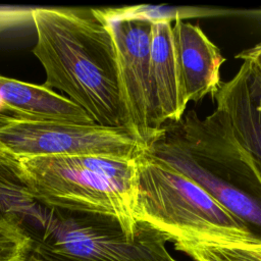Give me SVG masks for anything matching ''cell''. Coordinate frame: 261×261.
I'll use <instances>...</instances> for the list:
<instances>
[{
  "instance_id": "cell-7",
  "label": "cell",
  "mask_w": 261,
  "mask_h": 261,
  "mask_svg": "<svg viewBox=\"0 0 261 261\" xmlns=\"http://www.w3.org/2000/svg\"><path fill=\"white\" fill-rule=\"evenodd\" d=\"M148 152L201 186L216 201L240 218L254 239L261 243V205L259 203L205 167L165 128L163 135L149 146Z\"/></svg>"
},
{
  "instance_id": "cell-4",
  "label": "cell",
  "mask_w": 261,
  "mask_h": 261,
  "mask_svg": "<svg viewBox=\"0 0 261 261\" xmlns=\"http://www.w3.org/2000/svg\"><path fill=\"white\" fill-rule=\"evenodd\" d=\"M28 232L34 247L72 261H176L169 236L145 221L129 228L112 216L39 205Z\"/></svg>"
},
{
  "instance_id": "cell-5",
  "label": "cell",
  "mask_w": 261,
  "mask_h": 261,
  "mask_svg": "<svg viewBox=\"0 0 261 261\" xmlns=\"http://www.w3.org/2000/svg\"><path fill=\"white\" fill-rule=\"evenodd\" d=\"M149 146L123 127L29 119L0 113V162L45 156L138 160Z\"/></svg>"
},
{
  "instance_id": "cell-18",
  "label": "cell",
  "mask_w": 261,
  "mask_h": 261,
  "mask_svg": "<svg viewBox=\"0 0 261 261\" xmlns=\"http://www.w3.org/2000/svg\"><path fill=\"white\" fill-rule=\"evenodd\" d=\"M0 164H1V162H0Z\"/></svg>"
},
{
  "instance_id": "cell-17",
  "label": "cell",
  "mask_w": 261,
  "mask_h": 261,
  "mask_svg": "<svg viewBox=\"0 0 261 261\" xmlns=\"http://www.w3.org/2000/svg\"><path fill=\"white\" fill-rule=\"evenodd\" d=\"M18 261H42V260L38 256V254L35 252V250L32 248V250L29 253H27L23 257H21Z\"/></svg>"
},
{
  "instance_id": "cell-16",
  "label": "cell",
  "mask_w": 261,
  "mask_h": 261,
  "mask_svg": "<svg viewBox=\"0 0 261 261\" xmlns=\"http://www.w3.org/2000/svg\"><path fill=\"white\" fill-rule=\"evenodd\" d=\"M33 249L35 250V252L38 254V256L41 258L42 261H72V260H69L67 258H64V257L52 254L50 252L44 251L42 249L36 248V247H34V245H33Z\"/></svg>"
},
{
  "instance_id": "cell-10",
  "label": "cell",
  "mask_w": 261,
  "mask_h": 261,
  "mask_svg": "<svg viewBox=\"0 0 261 261\" xmlns=\"http://www.w3.org/2000/svg\"><path fill=\"white\" fill-rule=\"evenodd\" d=\"M150 74L158 116L162 125L177 123L184 116V100L172 40L170 19L153 22L150 48Z\"/></svg>"
},
{
  "instance_id": "cell-6",
  "label": "cell",
  "mask_w": 261,
  "mask_h": 261,
  "mask_svg": "<svg viewBox=\"0 0 261 261\" xmlns=\"http://www.w3.org/2000/svg\"><path fill=\"white\" fill-rule=\"evenodd\" d=\"M97 12L108 27L115 47L124 127L150 146L164 133L150 74L154 20L145 5L103 8Z\"/></svg>"
},
{
  "instance_id": "cell-14",
  "label": "cell",
  "mask_w": 261,
  "mask_h": 261,
  "mask_svg": "<svg viewBox=\"0 0 261 261\" xmlns=\"http://www.w3.org/2000/svg\"><path fill=\"white\" fill-rule=\"evenodd\" d=\"M31 7L19 6H0V34L32 22Z\"/></svg>"
},
{
  "instance_id": "cell-9",
  "label": "cell",
  "mask_w": 261,
  "mask_h": 261,
  "mask_svg": "<svg viewBox=\"0 0 261 261\" xmlns=\"http://www.w3.org/2000/svg\"><path fill=\"white\" fill-rule=\"evenodd\" d=\"M172 40L180 90L185 102H197L220 87V66L225 61L219 49L199 25L177 18L172 25Z\"/></svg>"
},
{
  "instance_id": "cell-3",
  "label": "cell",
  "mask_w": 261,
  "mask_h": 261,
  "mask_svg": "<svg viewBox=\"0 0 261 261\" xmlns=\"http://www.w3.org/2000/svg\"><path fill=\"white\" fill-rule=\"evenodd\" d=\"M135 216L172 242L261 244L201 186L148 150L138 160Z\"/></svg>"
},
{
  "instance_id": "cell-15",
  "label": "cell",
  "mask_w": 261,
  "mask_h": 261,
  "mask_svg": "<svg viewBox=\"0 0 261 261\" xmlns=\"http://www.w3.org/2000/svg\"><path fill=\"white\" fill-rule=\"evenodd\" d=\"M238 58H242L244 61H250L256 67L261 74V43L255 45L250 49H246L237 55Z\"/></svg>"
},
{
  "instance_id": "cell-13",
  "label": "cell",
  "mask_w": 261,
  "mask_h": 261,
  "mask_svg": "<svg viewBox=\"0 0 261 261\" xmlns=\"http://www.w3.org/2000/svg\"><path fill=\"white\" fill-rule=\"evenodd\" d=\"M33 245L17 214L0 215V261H18L32 250Z\"/></svg>"
},
{
  "instance_id": "cell-2",
  "label": "cell",
  "mask_w": 261,
  "mask_h": 261,
  "mask_svg": "<svg viewBox=\"0 0 261 261\" xmlns=\"http://www.w3.org/2000/svg\"><path fill=\"white\" fill-rule=\"evenodd\" d=\"M138 160L45 156L2 164L27 196L43 207L112 216L135 228L141 222L135 216Z\"/></svg>"
},
{
  "instance_id": "cell-1",
  "label": "cell",
  "mask_w": 261,
  "mask_h": 261,
  "mask_svg": "<svg viewBox=\"0 0 261 261\" xmlns=\"http://www.w3.org/2000/svg\"><path fill=\"white\" fill-rule=\"evenodd\" d=\"M32 22L43 85L65 93L95 123L125 128L115 47L97 9L35 7Z\"/></svg>"
},
{
  "instance_id": "cell-12",
  "label": "cell",
  "mask_w": 261,
  "mask_h": 261,
  "mask_svg": "<svg viewBox=\"0 0 261 261\" xmlns=\"http://www.w3.org/2000/svg\"><path fill=\"white\" fill-rule=\"evenodd\" d=\"M174 246L195 261H261V244L257 243L178 241Z\"/></svg>"
},
{
  "instance_id": "cell-8",
  "label": "cell",
  "mask_w": 261,
  "mask_h": 261,
  "mask_svg": "<svg viewBox=\"0 0 261 261\" xmlns=\"http://www.w3.org/2000/svg\"><path fill=\"white\" fill-rule=\"evenodd\" d=\"M214 110L226 128L254 158L261 162V74L244 61L237 74L221 84Z\"/></svg>"
},
{
  "instance_id": "cell-11",
  "label": "cell",
  "mask_w": 261,
  "mask_h": 261,
  "mask_svg": "<svg viewBox=\"0 0 261 261\" xmlns=\"http://www.w3.org/2000/svg\"><path fill=\"white\" fill-rule=\"evenodd\" d=\"M0 106L10 115L74 123H95L65 96L45 87L0 75Z\"/></svg>"
}]
</instances>
